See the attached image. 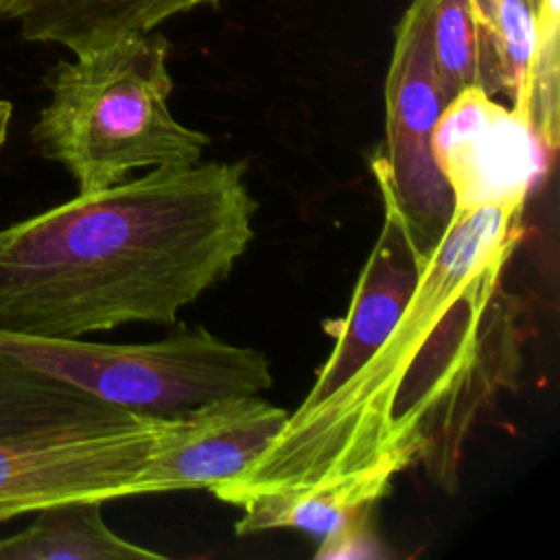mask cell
Instances as JSON below:
<instances>
[{"label":"cell","mask_w":560,"mask_h":560,"mask_svg":"<svg viewBox=\"0 0 560 560\" xmlns=\"http://www.w3.org/2000/svg\"><path fill=\"white\" fill-rule=\"evenodd\" d=\"M497 96L525 112L536 55V22L529 0H477Z\"/></svg>","instance_id":"cell-15"},{"label":"cell","mask_w":560,"mask_h":560,"mask_svg":"<svg viewBox=\"0 0 560 560\" xmlns=\"http://www.w3.org/2000/svg\"><path fill=\"white\" fill-rule=\"evenodd\" d=\"M173 418H133L79 431L0 438V521L42 508L140 494V475Z\"/></svg>","instance_id":"cell-6"},{"label":"cell","mask_w":560,"mask_h":560,"mask_svg":"<svg viewBox=\"0 0 560 560\" xmlns=\"http://www.w3.org/2000/svg\"><path fill=\"white\" fill-rule=\"evenodd\" d=\"M529 7L536 22V55L558 50V0H529Z\"/></svg>","instance_id":"cell-16"},{"label":"cell","mask_w":560,"mask_h":560,"mask_svg":"<svg viewBox=\"0 0 560 560\" xmlns=\"http://www.w3.org/2000/svg\"><path fill=\"white\" fill-rule=\"evenodd\" d=\"M164 553L140 547L103 518V501H63L35 512L28 527L0 538V560H162Z\"/></svg>","instance_id":"cell-13"},{"label":"cell","mask_w":560,"mask_h":560,"mask_svg":"<svg viewBox=\"0 0 560 560\" xmlns=\"http://www.w3.org/2000/svg\"><path fill=\"white\" fill-rule=\"evenodd\" d=\"M136 413L0 350V438L98 429Z\"/></svg>","instance_id":"cell-12"},{"label":"cell","mask_w":560,"mask_h":560,"mask_svg":"<svg viewBox=\"0 0 560 560\" xmlns=\"http://www.w3.org/2000/svg\"><path fill=\"white\" fill-rule=\"evenodd\" d=\"M221 0H7L2 13L28 42L59 44L74 55L109 46Z\"/></svg>","instance_id":"cell-11"},{"label":"cell","mask_w":560,"mask_h":560,"mask_svg":"<svg viewBox=\"0 0 560 560\" xmlns=\"http://www.w3.org/2000/svg\"><path fill=\"white\" fill-rule=\"evenodd\" d=\"M420 260L400 219L383 206L378 238L359 273L346 315L328 326L335 343L298 405L300 411L317 407L337 392L383 341L416 284Z\"/></svg>","instance_id":"cell-9"},{"label":"cell","mask_w":560,"mask_h":560,"mask_svg":"<svg viewBox=\"0 0 560 560\" xmlns=\"http://www.w3.org/2000/svg\"><path fill=\"white\" fill-rule=\"evenodd\" d=\"M431 151L453 210H525L556 153L525 114L479 85L464 88L444 105Z\"/></svg>","instance_id":"cell-7"},{"label":"cell","mask_w":560,"mask_h":560,"mask_svg":"<svg viewBox=\"0 0 560 560\" xmlns=\"http://www.w3.org/2000/svg\"><path fill=\"white\" fill-rule=\"evenodd\" d=\"M168 52L162 33L129 35L46 74L50 101L31 142L70 173L79 192L116 186L136 171L201 162L210 136L173 116Z\"/></svg>","instance_id":"cell-3"},{"label":"cell","mask_w":560,"mask_h":560,"mask_svg":"<svg viewBox=\"0 0 560 560\" xmlns=\"http://www.w3.org/2000/svg\"><path fill=\"white\" fill-rule=\"evenodd\" d=\"M289 411L260 394L230 396L175 416L140 475V494L208 490L260 455Z\"/></svg>","instance_id":"cell-8"},{"label":"cell","mask_w":560,"mask_h":560,"mask_svg":"<svg viewBox=\"0 0 560 560\" xmlns=\"http://www.w3.org/2000/svg\"><path fill=\"white\" fill-rule=\"evenodd\" d=\"M0 350L122 409L175 418L206 402L262 394L267 357L203 326H179L149 343H96L0 332Z\"/></svg>","instance_id":"cell-4"},{"label":"cell","mask_w":560,"mask_h":560,"mask_svg":"<svg viewBox=\"0 0 560 560\" xmlns=\"http://www.w3.org/2000/svg\"><path fill=\"white\" fill-rule=\"evenodd\" d=\"M394 475L359 472L332 481L298 488H278L247 497L243 516L234 523L238 536L273 529H300L322 538L315 558L357 556L365 547L368 516L389 492Z\"/></svg>","instance_id":"cell-10"},{"label":"cell","mask_w":560,"mask_h":560,"mask_svg":"<svg viewBox=\"0 0 560 560\" xmlns=\"http://www.w3.org/2000/svg\"><path fill=\"white\" fill-rule=\"evenodd\" d=\"M245 162L151 168L0 230V332L79 339L177 322L247 252Z\"/></svg>","instance_id":"cell-2"},{"label":"cell","mask_w":560,"mask_h":560,"mask_svg":"<svg viewBox=\"0 0 560 560\" xmlns=\"http://www.w3.org/2000/svg\"><path fill=\"white\" fill-rule=\"evenodd\" d=\"M429 42L446 101L470 85L497 96L477 0H427Z\"/></svg>","instance_id":"cell-14"},{"label":"cell","mask_w":560,"mask_h":560,"mask_svg":"<svg viewBox=\"0 0 560 560\" xmlns=\"http://www.w3.org/2000/svg\"><path fill=\"white\" fill-rule=\"evenodd\" d=\"M11 114H13V105L4 98H0V147L7 140L9 133V122H11Z\"/></svg>","instance_id":"cell-17"},{"label":"cell","mask_w":560,"mask_h":560,"mask_svg":"<svg viewBox=\"0 0 560 560\" xmlns=\"http://www.w3.org/2000/svg\"><path fill=\"white\" fill-rule=\"evenodd\" d=\"M4 2H7V0H0V15H2V9H4Z\"/></svg>","instance_id":"cell-18"},{"label":"cell","mask_w":560,"mask_h":560,"mask_svg":"<svg viewBox=\"0 0 560 560\" xmlns=\"http://www.w3.org/2000/svg\"><path fill=\"white\" fill-rule=\"evenodd\" d=\"M523 210H453L396 322L365 363L324 402L295 409L236 477L208 490L247 497L359 472L398 475L422 464L457 490L464 442L477 416L516 376V302L501 276Z\"/></svg>","instance_id":"cell-1"},{"label":"cell","mask_w":560,"mask_h":560,"mask_svg":"<svg viewBox=\"0 0 560 560\" xmlns=\"http://www.w3.org/2000/svg\"><path fill=\"white\" fill-rule=\"evenodd\" d=\"M427 0L402 13L385 79V142L372 160L383 206L402 223L424 258L444 234L453 197L431 151L435 122L448 103L433 63Z\"/></svg>","instance_id":"cell-5"}]
</instances>
